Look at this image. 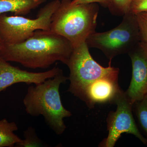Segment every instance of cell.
Returning a JSON list of instances; mask_svg holds the SVG:
<instances>
[{"label":"cell","mask_w":147,"mask_h":147,"mask_svg":"<svg viewBox=\"0 0 147 147\" xmlns=\"http://www.w3.org/2000/svg\"><path fill=\"white\" fill-rule=\"evenodd\" d=\"M74 48L64 37L50 30H37L23 42L5 44L0 56L27 68L46 69L57 61L66 65Z\"/></svg>","instance_id":"6da1fadb"},{"label":"cell","mask_w":147,"mask_h":147,"mask_svg":"<svg viewBox=\"0 0 147 147\" xmlns=\"http://www.w3.org/2000/svg\"><path fill=\"white\" fill-rule=\"evenodd\" d=\"M68 79L62 70L53 78L29 86L23 99L27 114L43 116L45 123L57 135L63 134L66 129L64 119L72 115L63 105L59 92L61 85Z\"/></svg>","instance_id":"7a4b0ae2"},{"label":"cell","mask_w":147,"mask_h":147,"mask_svg":"<svg viewBox=\"0 0 147 147\" xmlns=\"http://www.w3.org/2000/svg\"><path fill=\"white\" fill-rule=\"evenodd\" d=\"M99 7L96 3L73 4L62 0L51 18L50 30L77 47L95 32Z\"/></svg>","instance_id":"3957f363"},{"label":"cell","mask_w":147,"mask_h":147,"mask_svg":"<svg viewBox=\"0 0 147 147\" xmlns=\"http://www.w3.org/2000/svg\"><path fill=\"white\" fill-rule=\"evenodd\" d=\"M141 41L136 14L129 12L123 15L119 26L108 31L95 32L86 40L89 48H97L112 61L118 55L128 53Z\"/></svg>","instance_id":"277c9868"},{"label":"cell","mask_w":147,"mask_h":147,"mask_svg":"<svg viewBox=\"0 0 147 147\" xmlns=\"http://www.w3.org/2000/svg\"><path fill=\"white\" fill-rule=\"evenodd\" d=\"M66 65L69 70L68 91L79 98L88 85L104 76L119 74L118 68L100 65L92 58L86 42L74 47Z\"/></svg>","instance_id":"5b68a950"},{"label":"cell","mask_w":147,"mask_h":147,"mask_svg":"<svg viewBox=\"0 0 147 147\" xmlns=\"http://www.w3.org/2000/svg\"><path fill=\"white\" fill-rule=\"evenodd\" d=\"M53 0L40 9L36 18L23 16L0 15V36L5 45L17 44L30 37L37 30H50L51 18L60 4Z\"/></svg>","instance_id":"8992f818"},{"label":"cell","mask_w":147,"mask_h":147,"mask_svg":"<svg viewBox=\"0 0 147 147\" xmlns=\"http://www.w3.org/2000/svg\"><path fill=\"white\" fill-rule=\"evenodd\" d=\"M114 104L117 105V109L110 112L107 118L108 136L100 143L99 147H114L124 133L132 134L147 145V139L141 133L134 119L133 103L123 90Z\"/></svg>","instance_id":"52a82bcc"},{"label":"cell","mask_w":147,"mask_h":147,"mask_svg":"<svg viewBox=\"0 0 147 147\" xmlns=\"http://www.w3.org/2000/svg\"><path fill=\"white\" fill-rule=\"evenodd\" d=\"M127 54L131 59L132 75L125 92L134 103L147 95V44L141 41Z\"/></svg>","instance_id":"ba28073f"},{"label":"cell","mask_w":147,"mask_h":147,"mask_svg":"<svg viewBox=\"0 0 147 147\" xmlns=\"http://www.w3.org/2000/svg\"><path fill=\"white\" fill-rule=\"evenodd\" d=\"M119 74L104 76L92 82L84 89L79 98L90 108L97 104H114L122 91L119 85Z\"/></svg>","instance_id":"9c48e42d"},{"label":"cell","mask_w":147,"mask_h":147,"mask_svg":"<svg viewBox=\"0 0 147 147\" xmlns=\"http://www.w3.org/2000/svg\"><path fill=\"white\" fill-rule=\"evenodd\" d=\"M62 69L58 67L43 72H31L11 65L0 56V93L13 84L38 85L53 78Z\"/></svg>","instance_id":"30bf717a"},{"label":"cell","mask_w":147,"mask_h":147,"mask_svg":"<svg viewBox=\"0 0 147 147\" xmlns=\"http://www.w3.org/2000/svg\"><path fill=\"white\" fill-rule=\"evenodd\" d=\"M46 0H0V15L7 12L15 15H26Z\"/></svg>","instance_id":"8fae6325"},{"label":"cell","mask_w":147,"mask_h":147,"mask_svg":"<svg viewBox=\"0 0 147 147\" xmlns=\"http://www.w3.org/2000/svg\"><path fill=\"white\" fill-rule=\"evenodd\" d=\"M18 130L14 121L9 122L6 119H0V147H13L22 139L14 133Z\"/></svg>","instance_id":"7c38bea8"},{"label":"cell","mask_w":147,"mask_h":147,"mask_svg":"<svg viewBox=\"0 0 147 147\" xmlns=\"http://www.w3.org/2000/svg\"><path fill=\"white\" fill-rule=\"evenodd\" d=\"M133 111L139 128L147 139V95L142 100L133 103Z\"/></svg>","instance_id":"4fadbf2b"},{"label":"cell","mask_w":147,"mask_h":147,"mask_svg":"<svg viewBox=\"0 0 147 147\" xmlns=\"http://www.w3.org/2000/svg\"><path fill=\"white\" fill-rule=\"evenodd\" d=\"M24 139L16 145L18 147H48V145L39 138L35 129L32 127H29L24 131Z\"/></svg>","instance_id":"5bb4252c"},{"label":"cell","mask_w":147,"mask_h":147,"mask_svg":"<svg viewBox=\"0 0 147 147\" xmlns=\"http://www.w3.org/2000/svg\"><path fill=\"white\" fill-rule=\"evenodd\" d=\"M132 0H110L108 9L111 13L115 15L123 16L129 12Z\"/></svg>","instance_id":"9a60e30c"},{"label":"cell","mask_w":147,"mask_h":147,"mask_svg":"<svg viewBox=\"0 0 147 147\" xmlns=\"http://www.w3.org/2000/svg\"><path fill=\"white\" fill-rule=\"evenodd\" d=\"M137 16L141 41L147 44V12L136 14Z\"/></svg>","instance_id":"2e32d148"},{"label":"cell","mask_w":147,"mask_h":147,"mask_svg":"<svg viewBox=\"0 0 147 147\" xmlns=\"http://www.w3.org/2000/svg\"><path fill=\"white\" fill-rule=\"evenodd\" d=\"M129 12L135 14L147 12V0H132Z\"/></svg>","instance_id":"e0dca14e"},{"label":"cell","mask_w":147,"mask_h":147,"mask_svg":"<svg viewBox=\"0 0 147 147\" xmlns=\"http://www.w3.org/2000/svg\"><path fill=\"white\" fill-rule=\"evenodd\" d=\"M71 3L73 4L98 3L103 7L108 8L110 5V0H72Z\"/></svg>","instance_id":"ac0fdd59"},{"label":"cell","mask_w":147,"mask_h":147,"mask_svg":"<svg viewBox=\"0 0 147 147\" xmlns=\"http://www.w3.org/2000/svg\"><path fill=\"white\" fill-rule=\"evenodd\" d=\"M5 44L4 42L3 41L1 36H0V55H1V53L2 50H3V48L4 47Z\"/></svg>","instance_id":"d6986e66"}]
</instances>
